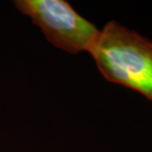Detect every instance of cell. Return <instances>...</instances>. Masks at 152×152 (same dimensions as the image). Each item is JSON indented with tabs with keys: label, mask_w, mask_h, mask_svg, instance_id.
Instances as JSON below:
<instances>
[{
	"label": "cell",
	"mask_w": 152,
	"mask_h": 152,
	"mask_svg": "<svg viewBox=\"0 0 152 152\" xmlns=\"http://www.w3.org/2000/svg\"><path fill=\"white\" fill-rule=\"evenodd\" d=\"M109 82L128 87L152 101V42L111 20L89 51Z\"/></svg>",
	"instance_id": "obj_1"
},
{
	"label": "cell",
	"mask_w": 152,
	"mask_h": 152,
	"mask_svg": "<svg viewBox=\"0 0 152 152\" xmlns=\"http://www.w3.org/2000/svg\"><path fill=\"white\" fill-rule=\"evenodd\" d=\"M13 4L52 46L66 53H89L99 36V29L65 0H16Z\"/></svg>",
	"instance_id": "obj_2"
}]
</instances>
